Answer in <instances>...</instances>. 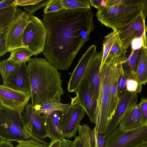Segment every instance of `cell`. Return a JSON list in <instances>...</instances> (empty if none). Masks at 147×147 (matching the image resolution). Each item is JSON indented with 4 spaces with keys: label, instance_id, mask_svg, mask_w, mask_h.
I'll use <instances>...</instances> for the list:
<instances>
[{
    "label": "cell",
    "instance_id": "6da1fadb",
    "mask_svg": "<svg viewBox=\"0 0 147 147\" xmlns=\"http://www.w3.org/2000/svg\"><path fill=\"white\" fill-rule=\"evenodd\" d=\"M42 16L47 32L43 55L57 69L67 70L90 40L94 29V14L91 8L64 9Z\"/></svg>",
    "mask_w": 147,
    "mask_h": 147
},
{
    "label": "cell",
    "instance_id": "7a4b0ae2",
    "mask_svg": "<svg viewBox=\"0 0 147 147\" xmlns=\"http://www.w3.org/2000/svg\"><path fill=\"white\" fill-rule=\"evenodd\" d=\"M27 62L33 107L63 94L61 74L57 68L46 59L36 57Z\"/></svg>",
    "mask_w": 147,
    "mask_h": 147
},
{
    "label": "cell",
    "instance_id": "3957f363",
    "mask_svg": "<svg viewBox=\"0 0 147 147\" xmlns=\"http://www.w3.org/2000/svg\"><path fill=\"white\" fill-rule=\"evenodd\" d=\"M142 11L140 0H106L105 7L98 9V20L113 30L124 25Z\"/></svg>",
    "mask_w": 147,
    "mask_h": 147
},
{
    "label": "cell",
    "instance_id": "277c9868",
    "mask_svg": "<svg viewBox=\"0 0 147 147\" xmlns=\"http://www.w3.org/2000/svg\"><path fill=\"white\" fill-rule=\"evenodd\" d=\"M33 136L26 129L21 113L0 107L1 140L19 142Z\"/></svg>",
    "mask_w": 147,
    "mask_h": 147
},
{
    "label": "cell",
    "instance_id": "5b68a950",
    "mask_svg": "<svg viewBox=\"0 0 147 147\" xmlns=\"http://www.w3.org/2000/svg\"><path fill=\"white\" fill-rule=\"evenodd\" d=\"M147 144V124L129 130L117 128L106 137L105 147H138Z\"/></svg>",
    "mask_w": 147,
    "mask_h": 147
},
{
    "label": "cell",
    "instance_id": "8992f818",
    "mask_svg": "<svg viewBox=\"0 0 147 147\" xmlns=\"http://www.w3.org/2000/svg\"><path fill=\"white\" fill-rule=\"evenodd\" d=\"M30 22L26 27L23 41L26 48L36 56L43 53L45 47L47 30L43 21L34 16L29 15Z\"/></svg>",
    "mask_w": 147,
    "mask_h": 147
},
{
    "label": "cell",
    "instance_id": "52a82bcc",
    "mask_svg": "<svg viewBox=\"0 0 147 147\" xmlns=\"http://www.w3.org/2000/svg\"><path fill=\"white\" fill-rule=\"evenodd\" d=\"M29 15L17 8L15 17L4 32L5 45L8 52L22 47L25 48L23 41L25 29L30 22Z\"/></svg>",
    "mask_w": 147,
    "mask_h": 147
},
{
    "label": "cell",
    "instance_id": "ba28073f",
    "mask_svg": "<svg viewBox=\"0 0 147 147\" xmlns=\"http://www.w3.org/2000/svg\"><path fill=\"white\" fill-rule=\"evenodd\" d=\"M146 19L142 11L126 24L113 30L117 32L119 40L126 50L131 46L134 39L145 34Z\"/></svg>",
    "mask_w": 147,
    "mask_h": 147
},
{
    "label": "cell",
    "instance_id": "9c48e42d",
    "mask_svg": "<svg viewBox=\"0 0 147 147\" xmlns=\"http://www.w3.org/2000/svg\"><path fill=\"white\" fill-rule=\"evenodd\" d=\"M74 92L76 96L71 98V105H78L82 107L88 116L90 122L93 123L96 109L97 100L85 76Z\"/></svg>",
    "mask_w": 147,
    "mask_h": 147
},
{
    "label": "cell",
    "instance_id": "30bf717a",
    "mask_svg": "<svg viewBox=\"0 0 147 147\" xmlns=\"http://www.w3.org/2000/svg\"><path fill=\"white\" fill-rule=\"evenodd\" d=\"M31 98L30 92L16 90L3 83L0 86V107L22 113Z\"/></svg>",
    "mask_w": 147,
    "mask_h": 147
},
{
    "label": "cell",
    "instance_id": "8fae6325",
    "mask_svg": "<svg viewBox=\"0 0 147 147\" xmlns=\"http://www.w3.org/2000/svg\"><path fill=\"white\" fill-rule=\"evenodd\" d=\"M25 108L23 117L27 130L32 136L40 139L48 137L45 114L41 115L36 112L31 103H28Z\"/></svg>",
    "mask_w": 147,
    "mask_h": 147
},
{
    "label": "cell",
    "instance_id": "7c38bea8",
    "mask_svg": "<svg viewBox=\"0 0 147 147\" xmlns=\"http://www.w3.org/2000/svg\"><path fill=\"white\" fill-rule=\"evenodd\" d=\"M137 93L128 91L120 98L118 103L114 114L105 134L103 135L106 138L119 125L125 116L137 104Z\"/></svg>",
    "mask_w": 147,
    "mask_h": 147
},
{
    "label": "cell",
    "instance_id": "4fadbf2b",
    "mask_svg": "<svg viewBox=\"0 0 147 147\" xmlns=\"http://www.w3.org/2000/svg\"><path fill=\"white\" fill-rule=\"evenodd\" d=\"M85 113L82 107L76 105H71L69 111L66 113H63L61 129L65 138L69 139L76 136Z\"/></svg>",
    "mask_w": 147,
    "mask_h": 147
},
{
    "label": "cell",
    "instance_id": "5bb4252c",
    "mask_svg": "<svg viewBox=\"0 0 147 147\" xmlns=\"http://www.w3.org/2000/svg\"><path fill=\"white\" fill-rule=\"evenodd\" d=\"M96 50L95 45H91L79 60L68 82L69 92H74L85 77L87 67L92 58L97 53Z\"/></svg>",
    "mask_w": 147,
    "mask_h": 147
},
{
    "label": "cell",
    "instance_id": "9a60e30c",
    "mask_svg": "<svg viewBox=\"0 0 147 147\" xmlns=\"http://www.w3.org/2000/svg\"><path fill=\"white\" fill-rule=\"evenodd\" d=\"M103 54L102 51L95 54L88 65L85 75L93 94L97 100L99 94L100 67Z\"/></svg>",
    "mask_w": 147,
    "mask_h": 147
},
{
    "label": "cell",
    "instance_id": "2e32d148",
    "mask_svg": "<svg viewBox=\"0 0 147 147\" xmlns=\"http://www.w3.org/2000/svg\"><path fill=\"white\" fill-rule=\"evenodd\" d=\"M5 85L18 91L30 92L29 74L26 63L20 64L16 72L7 81L3 82Z\"/></svg>",
    "mask_w": 147,
    "mask_h": 147
},
{
    "label": "cell",
    "instance_id": "e0dca14e",
    "mask_svg": "<svg viewBox=\"0 0 147 147\" xmlns=\"http://www.w3.org/2000/svg\"><path fill=\"white\" fill-rule=\"evenodd\" d=\"M63 112L56 111L47 118L48 136L51 141H60L65 139L61 129V119Z\"/></svg>",
    "mask_w": 147,
    "mask_h": 147
},
{
    "label": "cell",
    "instance_id": "ac0fdd59",
    "mask_svg": "<svg viewBox=\"0 0 147 147\" xmlns=\"http://www.w3.org/2000/svg\"><path fill=\"white\" fill-rule=\"evenodd\" d=\"M61 97L59 96L36 105L34 107L35 111L40 115L45 114L47 118L56 111H60L63 114L66 113L69 110L71 105L69 104L62 103L61 102Z\"/></svg>",
    "mask_w": 147,
    "mask_h": 147
},
{
    "label": "cell",
    "instance_id": "d6986e66",
    "mask_svg": "<svg viewBox=\"0 0 147 147\" xmlns=\"http://www.w3.org/2000/svg\"><path fill=\"white\" fill-rule=\"evenodd\" d=\"M143 125L139 104H137L122 119L118 128L123 130H129L142 126Z\"/></svg>",
    "mask_w": 147,
    "mask_h": 147
},
{
    "label": "cell",
    "instance_id": "ffe728a7",
    "mask_svg": "<svg viewBox=\"0 0 147 147\" xmlns=\"http://www.w3.org/2000/svg\"><path fill=\"white\" fill-rule=\"evenodd\" d=\"M141 51L142 48L131 51L129 57L121 62L122 69L128 78L135 80Z\"/></svg>",
    "mask_w": 147,
    "mask_h": 147
},
{
    "label": "cell",
    "instance_id": "44dd1931",
    "mask_svg": "<svg viewBox=\"0 0 147 147\" xmlns=\"http://www.w3.org/2000/svg\"><path fill=\"white\" fill-rule=\"evenodd\" d=\"M119 65L111 86L109 101V116L111 121L116 110L119 99L117 95V86L119 77Z\"/></svg>",
    "mask_w": 147,
    "mask_h": 147
},
{
    "label": "cell",
    "instance_id": "7402d4cb",
    "mask_svg": "<svg viewBox=\"0 0 147 147\" xmlns=\"http://www.w3.org/2000/svg\"><path fill=\"white\" fill-rule=\"evenodd\" d=\"M135 80L140 84L147 83V47L142 48L140 59L137 69Z\"/></svg>",
    "mask_w": 147,
    "mask_h": 147
},
{
    "label": "cell",
    "instance_id": "603a6c76",
    "mask_svg": "<svg viewBox=\"0 0 147 147\" xmlns=\"http://www.w3.org/2000/svg\"><path fill=\"white\" fill-rule=\"evenodd\" d=\"M20 64L15 63L7 59L0 62V74L3 82L8 81L18 70Z\"/></svg>",
    "mask_w": 147,
    "mask_h": 147
},
{
    "label": "cell",
    "instance_id": "cb8c5ba5",
    "mask_svg": "<svg viewBox=\"0 0 147 147\" xmlns=\"http://www.w3.org/2000/svg\"><path fill=\"white\" fill-rule=\"evenodd\" d=\"M17 6L14 5L0 9V34L5 29L15 17Z\"/></svg>",
    "mask_w": 147,
    "mask_h": 147
},
{
    "label": "cell",
    "instance_id": "d4e9b609",
    "mask_svg": "<svg viewBox=\"0 0 147 147\" xmlns=\"http://www.w3.org/2000/svg\"><path fill=\"white\" fill-rule=\"evenodd\" d=\"M78 131L85 147H96V139L93 129L88 125H80Z\"/></svg>",
    "mask_w": 147,
    "mask_h": 147
},
{
    "label": "cell",
    "instance_id": "484cf974",
    "mask_svg": "<svg viewBox=\"0 0 147 147\" xmlns=\"http://www.w3.org/2000/svg\"><path fill=\"white\" fill-rule=\"evenodd\" d=\"M33 55L34 54L28 49L19 48L12 51L7 59L15 63L21 64L28 62Z\"/></svg>",
    "mask_w": 147,
    "mask_h": 147
},
{
    "label": "cell",
    "instance_id": "4316f807",
    "mask_svg": "<svg viewBox=\"0 0 147 147\" xmlns=\"http://www.w3.org/2000/svg\"><path fill=\"white\" fill-rule=\"evenodd\" d=\"M118 37L117 33L115 30L111 32L105 36L102 50L103 52L102 59L100 69L107 58L111 48Z\"/></svg>",
    "mask_w": 147,
    "mask_h": 147
},
{
    "label": "cell",
    "instance_id": "83f0119b",
    "mask_svg": "<svg viewBox=\"0 0 147 147\" xmlns=\"http://www.w3.org/2000/svg\"><path fill=\"white\" fill-rule=\"evenodd\" d=\"M121 62L122 61H120L119 64V75L117 86V95L119 100L127 91L126 83L128 78L122 69Z\"/></svg>",
    "mask_w": 147,
    "mask_h": 147
},
{
    "label": "cell",
    "instance_id": "f1b7e54d",
    "mask_svg": "<svg viewBox=\"0 0 147 147\" xmlns=\"http://www.w3.org/2000/svg\"><path fill=\"white\" fill-rule=\"evenodd\" d=\"M126 50L121 42L118 36L112 46L108 57H119L122 58L123 60L127 58L126 56Z\"/></svg>",
    "mask_w": 147,
    "mask_h": 147
},
{
    "label": "cell",
    "instance_id": "f546056e",
    "mask_svg": "<svg viewBox=\"0 0 147 147\" xmlns=\"http://www.w3.org/2000/svg\"><path fill=\"white\" fill-rule=\"evenodd\" d=\"M64 9L90 8L88 0H61Z\"/></svg>",
    "mask_w": 147,
    "mask_h": 147
},
{
    "label": "cell",
    "instance_id": "4dcf8cb0",
    "mask_svg": "<svg viewBox=\"0 0 147 147\" xmlns=\"http://www.w3.org/2000/svg\"><path fill=\"white\" fill-rule=\"evenodd\" d=\"M16 147H48L49 143L34 136L19 142Z\"/></svg>",
    "mask_w": 147,
    "mask_h": 147
},
{
    "label": "cell",
    "instance_id": "1f68e13d",
    "mask_svg": "<svg viewBox=\"0 0 147 147\" xmlns=\"http://www.w3.org/2000/svg\"><path fill=\"white\" fill-rule=\"evenodd\" d=\"M64 9L61 0H50L43 10L44 13L55 12Z\"/></svg>",
    "mask_w": 147,
    "mask_h": 147
},
{
    "label": "cell",
    "instance_id": "d6a6232c",
    "mask_svg": "<svg viewBox=\"0 0 147 147\" xmlns=\"http://www.w3.org/2000/svg\"><path fill=\"white\" fill-rule=\"evenodd\" d=\"M126 84L127 91L136 93L141 92L142 85L139 84L136 80L128 78Z\"/></svg>",
    "mask_w": 147,
    "mask_h": 147
},
{
    "label": "cell",
    "instance_id": "836d02e7",
    "mask_svg": "<svg viewBox=\"0 0 147 147\" xmlns=\"http://www.w3.org/2000/svg\"><path fill=\"white\" fill-rule=\"evenodd\" d=\"M50 0H42L34 4L24 6L23 8L29 15H33L36 11L46 6Z\"/></svg>",
    "mask_w": 147,
    "mask_h": 147
},
{
    "label": "cell",
    "instance_id": "e575fe53",
    "mask_svg": "<svg viewBox=\"0 0 147 147\" xmlns=\"http://www.w3.org/2000/svg\"><path fill=\"white\" fill-rule=\"evenodd\" d=\"M142 120L143 125L147 124V98H142L139 103Z\"/></svg>",
    "mask_w": 147,
    "mask_h": 147
},
{
    "label": "cell",
    "instance_id": "d590c367",
    "mask_svg": "<svg viewBox=\"0 0 147 147\" xmlns=\"http://www.w3.org/2000/svg\"><path fill=\"white\" fill-rule=\"evenodd\" d=\"M131 51L141 49L143 47H147L145 34L140 37L134 39L131 43Z\"/></svg>",
    "mask_w": 147,
    "mask_h": 147
},
{
    "label": "cell",
    "instance_id": "8d00e7d4",
    "mask_svg": "<svg viewBox=\"0 0 147 147\" xmlns=\"http://www.w3.org/2000/svg\"><path fill=\"white\" fill-rule=\"evenodd\" d=\"M96 139V147H105L106 138L99 132H98Z\"/></svg>",
    "mask_w": 147,
    "mask_h": 147
},
{
    "label": "cell",
    "instance_id": "74e56055",
    "mask_svg": "<svg viewBox=\"0 0 147 147\" xmlns=\"http://www.w3.org/2000/svg\"><path fill=\"white\" fill-rule=\"evenodd\" d=\"M16 5L17 7L25 6L34 4L38 3L41 0H16Z\"/></svg>",
    "mask_w": 147,
    "mask_h": 147
},
{
    "label": "cell",
    "instance_id": "f35d334b",
    "mask_svg": "<svg viewBox=\"0 0 147 147\" xmlns=\"http://www.w3.org/2000/svg\"><path fill=\"white\" fill-rule=\"evenodd\" d=\"M8 52L5 43L4 33L0 34V56H3Z\"/></svg>",
    "mask_w": 147,
    "mask_h": 147
},
{
    "label": "cell",
    "instance_id": "ab89813d",
    "mask_svg": "<svg viewBox=\"0 0 147 147\" xmlns=\"http://www.w3.org/2000/svg\"><path fill=\"white\" fill-rule=\"evenodd\" d=\"M16 5V0H1L0 1V9Z\"/></svg>",
    "mask_w": 147,
    "mask_h": 147
},
{
    "label": "cell",
    "instance_id": "60d3db41",
    "mask_svg": "<svg viewBox=\"0 0 147 147\" xmlns=\"http://www.w3.org/2000/svg\"><path fill=\"white\" fill-rule=\"evenodd\" d=\"M73 147H85L81 138L79 136H75L73 141Z\"/></svg>",
    "mask_w": 147,
    "mask_h": 147
},
{
    "label": "cell",
    "instance_id": "b9f144b4",
    "mask_svg": "<svg viewBox=\"0 0 147 147\" xmlns=\"http://www.w3.org/2000/svg\"><path fill=\"white\" fill-rule=\"evenodd\" d=\"M61 142V147H73V141L65 139Z\"/></svg>",
    "mask_w": 147,
    "mask_h": 147
},
{
    "label": "cell",
    "instance_id": "7bdbcfd3",
    "mask_svg": "<svg viewBox=\"0 0 147 147\" xmlns=\"http://www.w3.org/2000/svg\"><path fill=\"white\" fill-rule=\"evenodd\" d=\"M142 11L145 18H147V0H140Z\"/></svg>",
    "mask_w": 147,
    "mask_h": 147
},
{
    "label": "cell",
    "instance_id": "ee69618b",
    "mask_svg": "<svg viewBox=\"0 0 147 147\" xmlns=\"http://www.w3.org/2000/svg\"><path fill=\"white\" fill-rule=\"evenodd\" d=\"M11 141L1 140L0 147H14Z\"/></svg>",
    "mask_w": 147,
    "mask_h": 147
},
{
    "label": "cell",
    "instance_id": "f6af8a7d",
    "mask_svg": "<svg viewBox=\"0 0 147 147\" xmlns=\"http://www.w3.org/2000/svg\"><path fill=\"white\" fill-rule=\"evenodd\" d=\"M89 2L90 5L95 7L98 9L100 7V3L101 0H90Z\"/></svg>",
    "mask_w": 147,
    "mask_h": 147
},
{
    "label": "cell",
    "instance_id": "bcb514c9",
    "mask_svg": "<svg viewBox=\"0 0 147 147\" xmlns=\"http://www.w3.org/2000/svg\"><path fill=\"white\" fill-rule=\"evenodd\" d=\"M61 141L59 140L51 141L48 147H61Z\"/></svg>",
    "mask_w": 147,
    "mask_h": 147
},
{
    "label": "cell",
    "instance_id": "7dc6e473",
    "mask_svg": "<svg viewBox=\"0 0 147 147\" xmlns=\"http://www.w3.org/2000/svg\"><path fill=\"white\" fill-rule=\"evenodd\" d=\"M106 5V0H101L100 5L101 7H105Z\"/></svg>",
    "mask_w": 147,
    "mask_h": 147
},
{
    "label": "cell",
    "instance_id": "c3c4849f",
    "mask_svg": "<svg viewBox=\"0 0 147 147\" xmlns=\"http://www.w3.org/2000/svg\"><path fill=\"white\" fill-rule=\"evenodd\" d=\"M146 40L147 47V26L146 28L145 32Z\"/></svg>",
    "mask_w": 147,
    "mask_h": 147
},
{
    "label": "cell",
    "instance_id": "681fc988",
    "mask_svg": "<svg viewBox=\"0 0 147 147\" xmlns=\"http://www.w3.org/2000/svg\"><path fill=\"white\" fill-rule=\"evenodd\" d=\"M138 147H147V144L142 145Z\"/></svg>",
    "mask_w": 147,
    "mask_h": 147
}]
</instances>
